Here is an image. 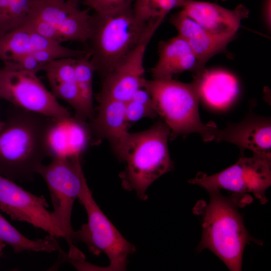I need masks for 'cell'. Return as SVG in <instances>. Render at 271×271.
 Masks as SVG:
<instances>
[{
  "label": "cell",
  "mask_w": 271,
  "mask_h": 271,
  "mask_svg": "<svg viewBox=\"0 0 271 271\" xmlns=\"http://www.w3.org/2000/svg\"><path fill=\"white\" fill-rule=\"evenodd\" d=\"M0 99L13 106L59 122L71 120V113L42 83L36 74L10 66L0 68Z\"/></svg>",
  "instance_id": "9"
},
{
  "label": "cell",
  "mask_w": 271,
  "mask_h": 271,
  "mask_svg": "<svg viewBox=\"0 0 271 271\" xmlns=\"http://www.w3.org/2000/svg\"><path fill=\"white\" fill-rule=\"evenodd\" d=\"M188 182L208 192L228 191V196L245 205L250 201L241 197H251V194L264 204L267 201L265 191L271 184V159L254 154L251 157L241 156L236 163L219 173L208 175L198 172Z\"/></svg>",
  "instance_id": "7"
},
{
  "label": "cell",
  "mask_w": 271,
  "mask_h": 271,
  "mask_svg": "<svg viewBox=\"0 0 271 271\" xmlns=\"http://www.w3.org/2000/svg\"><path fill=\"white\" fill-rule=\"evenodd\" d=\"M3 121L1 119V118L0 117V128L2 127V126L3 125Z\"/></svg>",
  "instance_id": "32"
},
{
  "label": "cell",
  "mask_w": 271,
  "mask_h": 271,
  "mask_svg": "<svg viewBox=\"0 0 271 271\" xmlns=\"http://www.w3.org/2000/svg\"><path fill=\"white\" fill-rule=\"evenodd\" d=\"M60 45L39 34L26 24L0 37V59L5 64L22 55Z\"/></svg>",
  "instance_id": "18"
},
{
  "label": "cell",
  "mask_w": 271,
  "mask_h": 271,
  "mask_svg": "<svg viewBox=\"0 0 271 271\" xmlns=\"http://www.w3.org/2000/svg\"><path fill=\"white\" fill-rule=\"evenodd\" d=\"M84 207L87 222L74 232L73 240L85 243L89 251L98 256L104 253L109 264L106 270H125L128 256L136 248L128 241L101 211L94 200L87 181L82 188L78 198Z\"/></svg>",
  "instance_id": "8"
},
{
  "label": "cell",
  "mask_w": 271,
  "mask_h": 271,
  "mask_svg": "<svg viewBox=\"0 0 271 271\" xmlns=\"http://www.w3.org/2000/svg\"><path fill=\"white\" fill-rule=\"evenodd\" d=\"M45 181L54 208L52 214L59 228L65 235L69 247L67 256L83 260L84 254L74 245L75 231L71 224L74 203L78 198L84 183V176L79 153L58 154L52 157L47 165L42 164L37 171Z\"/></svg>",
  "instance_id": "6"
},
{
  "label": "cell",
  "mask_w": 271,
  "mask_h": 271,
  "mask_svg": "<svg viewBox=\"0 0 271 271\" xmlns=\"http://www.w3.org/2000/svg\"><path fill=\"white\" fill-rule=\"evenodd\" d=\"M194 77L198 82L200 98L212 106L226 107L238 94L237 80L228 71L204 69Z\"/></svg>",
  "instance_id": "17"
},
{
  "label": "cell",
  "mask_w": 271,
  "mask_h": 271,
  "mask_svg": "<svg viewBox=\"0 0 271 271\" xmlns=\"http://www.w3.org/2000/svg\"><path fill=\"white\" fill-rule=\"evenodd\" d=\"M96 72L90 54L76 59L75 81L89 120L94 115L93 106V77Z\"/></svg>",
  "instance_id": "22"
},
{
  "label": "cell",
  "mask_w": 271,
  "mask_h": 271,
  "mask_svg": "<svg viewBox=\"0 0 271 271\" xmlns=\"http://www.w3.org/2000/svg\"><path fill=\"white\" fill-rule=\"evenodd\" d=\"M68 1H71L75 3L79 4V3L81 2V0H68Z\"/></svg>",
  "instance_id": "31"
},
{
  "label": "cell",
  "mask_w": 271,
  "mask_h": 271,
  "mask_svg": "<svg viewBox=\"0 0 271 271\" xmlns=\"http://www.w3.org/2000/svg\"><path fill=\"white\" fill-rule=\"evenodd\" d=\"M263 14L265 24L268 29L270 28V0H264Z\"/></svg>",
  "instance_id": "29"
},
{
  "label": "cell",
  "mask_w": 271,
  "mask_h": 271,
  "mask_svg": "<svg viewBox=\"0 0 271 271\" xmlns=\"http://www.w3.org/2000/svg\"><path fill=\"white\" fill-rule=\"evenodd\" d=\"M0 128V175L15 182L34 180L44 160L52 157L56 120L13 106Z\"/></svg>",
  "instance_id": "1"
},
{
  "label": "cell",
  "mask_w": 271,
  "mask_h": 271,
  "mask_svg": "<svg viewBox=\"0 0 271 271\" xmlns=\"http://www.w3.org/2000/svg\"><path fill=\"white\" fill-rule=\"evenodd\" d=\"M170 134L169 127L161 121L146 130L129 134L119 159L125 164L119 177L123 188L135 191L143 200L148 198L149 186L173 169L168 146Z\"/></svg>",
  "instance_id": "4"
},
{
  "label": "cell",
  "mask_w": 271,
  "mask_h": 271,
  "mask_svg": "<svg viewBox=\"0 0 271 271\" xmlns=\"http://www.w3.org/2000/svg\"><path fill=\"white\" fill-rule=\"evenodd\" d=\"M48 207L43 196H36L0 175L1 210L12 220L27 222L49 235L65 239Z\"/></svg>",
  "instance_id": "10"
},
{
  "label": "cell",
  "mask_w": 271,
  "mask_h": 271,
  "mask_svg": "<svg viewBox=\"0 0 271 271\" xmlns=\"http://www.w3.org/2000/svg\"><path fill=\"white\" fill-rule=\"evenodd\" d=\"M96 115L90 120V131L97 138L107 140L119 160L130 133L125 115V103L116 100L98 98Z\"/></svg>",
  "instance_id": "13"
},
{
  "label": "cell",
  "mask_w": 271,
  "mask_h": 271,
  "mask_svg": "<svg viewBox=\"0 0 271 271\" xmlns=\"http://www.w3.org/2000/svg\"><path fill=\"white\" fill-rule=\"evenodd\" d=\"M155 109L170 129V136L198 133L204 142L214 140L215 124L202 122L199 113L200 95L196 78L186 83L172 79L147 80Z\"/></svg>",
  "instance_id": "5"
},
{
  "label": "cell",
  "mask_w": 271,
  "mask_h": 271,
  "mask_svg": "<svg viewBox=\"0 0 271 271\" xmlns=\"http://www.w3.org/2000/svg\"><path fill=\"white\" fill-rule=\"evenodd\" d=\"M125 115L129 123L145 117L155 118L158 114L154 106L130 100L125 102Z\"/></svg>",
  "instance_id": "25"
},
{
  "label": "cell",
  "mask_w": 271,
  "mask_h": 271,
  "mask_svg": "<svg viewBox=\"0 0 271 271\" xmlns=\"http://www.w3.org/2000/svg\"><path fill=\"white\" fill-rule=\"evenodd\" d=\"M6 245V243L0 239V256L1 255Z\"/></svg>",
  "instance_id": "30"
},
{
  "label": "cell",
  "mask_w": 271,
  "mask_h": 271,
  "mask_svg": "<svg viewBox=\"0 0 271 271\" xmlns=\"http://www.w3.org/2000/svg\"><path fill=\"white\" fill-rule=\"evenodd\" d=\"M132 0H84L83 4L96 12H109L130 5Z\"/></svg>",
  "instance_id": "27"
},
{
  "label": "cell",
  "mask_w": 271,
  "mask_h": 271,
  "mask_svg": "<svg viewBox=\"0 0 271 271\" xmlns=\"http://www.w3.org/2000/svg\"><path fill=\"white\" fill-rule=\"evenodd\" d=\"M169 20L177 30L178 35L190 46L201 71L205 69L206 63L211 57L226 50L236 35H219L210 33L182 10L171 15Z\"/></svg>",
  "instance_id": "15"
},
{
  "label": "cell",
  "mask_w": 271,
  "mask_h": 271,
  "mask_svg": "<svg viewBox=\"0 0 271 271\" xmlns=\"http://www.w3.org/2000/svg\"><path fill=\"white\" fill-rule=\"evenodd\" d=\"M185 0H136L133 9L136 16L144 22H163L173 9L181 8Z\"/></svg>",
  "instance_id": "24"
},
{
  "label": "cell",
  "mask_w": 271,
  "mask_h": 271,
  "mask_svg": "<svg viewBox=\"0 0 271 271\" xmlns=\"http://www.w3.org/2000/svg\"><path fill=\"white\" fill-rule=\"evenodd\" d=\"M157 29L156 27L151 29L123 61L103 78L98 98L125 103L131 99L137 90L146 86L144 57L147 46Z\"/></svg>",
  "instance_id": "11"
},
{
  "label": "cell",
  "mask_w": 271,
  "mask_h": 271,
  "mask_svg": "<svg viewBox=\"0 0 271 271\" xmlns=\"http://www.w3.org/2000/svg\"><path fill=\"white\" fill-rule=\"evenodd\" d=\"M220 1H227V0H220Z\"/></svg>",
  "instance_id": "33"
},
{
  "label": "cell",
  "mask_w": 271,
  "mask_h": 271,
  "mask_svg": "<svg viewBox=\"0 0 271 271\" xmlns=\"http://www.w3.org/2000/svg\"><path fill=\"white\" fill-rule=\"evenodd\" d=\"M182 11L202 28L214 34H236L241 21L248 17V10L243 5L228 10L206 2L185 0Z\"/></svg>",
  "instance_id": "14"
},
{
  "label": "cell",
  "mask_w": 271,
  "mask_h": 271,
  "mask_svg": "<svg viewBox=\"0 0 271 271\" xmlns=\"http://www.w3.org/2000/svg\"><path fill=\"white\" fill-rule=\"evenodd\" d=\"M0 239L11 245L16 253L24 251L51 253L62 249L55 237L48 234L42 238L30 239L19 231L1 214Z\"/></svg>",
  "instance_id": "19"
},
{
  "label": "cell",
  "mask_w": 271,
  "mask_h": 271,
  "mask_svg": "<svg viewBox=\"0 0 271 271\" xmlns=\"http://www.w3.org/2000/svg\"><path fill=\"white\" fill-rule=\"evenodd\" d=\"M210 199L201 214L202 235L198 251L208 249L218 256L231 271L242 268L244 249L254 239L246 229L238 211L240 203L218 191L208 192Z\"/></svg>",
  "instance_id": "3"
},
{
  "label": "cell",
  "mask_w": 271,
  "mask_h": 271,
  "mask_svg": "<svg viewBox=\"0 0 271 271\" xmlns=\"http://www.w3.org/2000/svg\"><path fill=\"white\" fill-rule=\"evenodd\" d=\"M157 20L144 22L134 14L131 5L109 12L91 15L90 58L103 78L113 71L144 39L149 31L159 27Z\"/></svg>",
  "instance_id": "2"
},
{
  "label": "cell",
  "mask_w": 271,
  "mask_h": 271,
  "mask_svg": "<svg viewBox=\"0 0 271 271\" xmlns=\"http://www.w3.org/2000/svg\"><path fill=\"white\" fill-rule=\"evenodd\" d=\"M158 55L157 64L151 70L153 79H170L185 71L193 72L195 75L201 71L190 46L178 35L159 42Z\"/></svg>",
  "instance_id": "16"
},
{
  "label": "cell",
  "mask_w": 271,
  "mask_h": 271,
  "mask_svg": "<svg viewBox=\"0 0 271 271\" xmlns=\"http://www.w3.org/2000/svg\"><path fill=\"white\" fill-rule=\"evenodd\" d=\"M78 9L79 4L68 0H40L30 20H41L58 28Z\"/></svg>",
  "instance_id": "21"
},
{
  "label": "cell",
  "mask_w": 271,
  "mask_h": 271,
  "mask_svg": "<svg viewBox=\"0 0 271 271\" xmlns=\"http://www.w3.org/2000/svg\"><path fill=\"white\" fill-rule=\"evenodd\" d=\"M214 138L217 142L225 141L236 145L241 156L245 150L253 154L271 159V122L269 118L249 115L241 121L216 127Z\"/></svg>",
  "instance_id": "12"
},
{
  "label": "cell",
  "mask_w": 271,
  "mask_h": 271,
  "mask_svg": "<svg viewBox=\"0 0 271 271\" xmlns=\"http://www.w3.org/2000/svg\"><path fill=\"white\" fill-rule=\"evenodd\" d=\"M40 0H0V37L30 20Z\"/></svg>",
  "instance_id": "20"
},
{
  "label": "cell",
  "mask_w": 271,
  "mask_h": 271,
  "mask_svg": "<svg viewBox=\"0 0 271 271\" xmlns=\"http://www.w3.org/2000/svg\"><path fill=\"white\" fill-rule=\"evenodd\" d=\"M4 65L36 74L39 71H43V65L38 62L32 53L18 56Z\"/></svg>",
  "instance_id": "28"
},
{
  "label": "cell",
  "mask_w": 271,
  "mask_h": 271,
  "mask_svg": "<svg viewBox=\"0 0 271 271\" xmlns=\"http://www.w3.org/2000/svg\"><path fill=\"white\" fill-rule=\"evenodd\" d=\"M91 15L88 10L77 9L58 28L64 42H87L91 33Z\"/></svg>",
  "instance_id": "23"
},
{
  "label": "cell",
  "mask_w": 271,
  "mask_h": 271,
  "mask_svg": "<svg viewBox=\"0 0 271 271\" xmlns=\"http://www.w3.org/2000/svg\"><path fill=\"white\" fill-rule=\"evenodd\" d=\"M26 24L36 32L53 42L60 44L64 42L57 27L49 23L33 19Z\"/></svg>",
  "instance_id": "26"
}]
</instances>
